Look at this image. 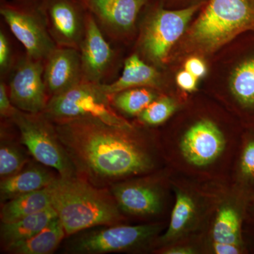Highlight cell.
I'll list each match as a JSON object with an SVG mask.
<instances>
[{"instance_id": "29", "label": "cell", "mask_w": 254, "mask_h": 254, "mask_svg": "<svg viewBox=\"0 0 254 254\" xmlns=\"http://www.w3.org/2000/svg\"><path fill=\"white\" fill-rule=\"evenodd\" d=\"M17 108L14 106L10 98L8 86L4 81L0 82V116L4 120H11Z\"/></svg>"}, {"instance_id": "35", "label": "cell", "mask_w": 254, "mask_h": 254, "mask_svg": "<svg viewBox=\"0 0 254 254\" xmlns=\"http://www.w3.org/2000/svg\"><path fill=\"white\" fill-rule=\"evenodd\" d=\"M1 1H3V0H1ZM13 1H28V2H39V1H43V0H13Z\"/></svg>"}, {"instance_id": "11", "label": "cell", "mask_w": 254, "mask_h": 254, "mask_svg": "<svg viewBox=\"0 0 254 254\" xmlns=\"http://www.w3.org/2000/svg\"><path fill=\"white\" fill-rule=\"evenodd\" d=\"M105 34L120 39L133 31L148 0H79Z\"/></svg>"}, {"instance_id": "27", "label": "cell", "mask_w": 254, "mask_h": 254, "mask_svg": "<svg viewBox=\"0 0 254 254\" xmlns=\"http://www.w3.org/2000/svg\"><path fill=\"white\" fill-rule=\"evenodd\" d=\"M176 110V104L171 98H156L139 115L138 121L148 126H157L165 123Z\"/></svg>"}, {"instance_id": "30", "label": "cell", "mask_w": 254, "mask_h": 254, "mask_svg": "<svg viewBox=\"0 0 254 254\" xmlns=\"http://www.w3.org/2000/svg\"><path fill=\"white\" fill-rule=\"evenodd\" d=\"M176 81L179 87L187 92L195 91L198 86V78L185 69L177 75Z\"/></svg>"}, {"instance_id": "22", "label": "cell", "mask_w": 254, "mask_h": 254, "mask_svg": "<svg viewBox=\"0 0 254 254\" xmlns=\"http://www.w3.org/2000/svg\"><path fill=\"white\" fill-rule=\"evenodd\" d=\"M9 132L1 127L0 141V177L8 178L19 173L29 163L26 150L9 135Z\"/></svg>"}, {"instance_id": "12", "label": "cell", "mask_w": 254, "mask_h": 254, "mask_svg": "<svg viewBox=\"0 0 254 254\" xmlns=\"http://www.w3.org/2000/svg\"><path fill=\"white\" fill-rule=\"evenodd\" d=\"M82 81L104 83L114 59L115 52L96 20L87 11L84 36L79 48Z\"/></svg>"}, {"instance_id": "20", "label": "cell", "mask_w": 254, "mask_h": 254, "mask_svg": "<svg viewBox=\"0 0 254 254\" xmlns=\"http://www.w3.org/2000/svg\"><path fill=\"white\" fill-rule=\"evenodd\" d=\"M51 206V195L48 186L43 190L18 195L1 203L0 219L2 223H9Z\"/></svg>"}, {"instance_id": "33", "label": "cell", "mask_w": 254, "mask_h": 254, "mask_svg": "<svg viewBox=\"0 0 254 254\" xmlns=\"http://www.w3.org/2000/svg\"><path fill=\"white\" fill-rule=\"evenodd\" d=\"M194 253V251L189 247H174V248L167 249L163 251V254H191Z\"/></svg>"}, {"instance_id": "25", "label": "cell", "mask_w": 254, "mask_h": 254, "mask_svg": "<svg viewBox=\"0 0 254 254\" xmlns=\"http://www.w3.org/2000/svg\"><path fill=\"white\" fill-rule=\"evenodd\" d=\"M195 213V203L193 198L185 192L177 190L168 230L162 237L161 241L168 242L181 235L190 225Z\"/></svg>"}, {"instance_id": "2", "label": "cell", "mask_w": 254, "mask_h": 254, "mask_svg": "<svg viewBox=\"0 0 254 254\" xmlns=\"http://www.w3.org/2000/svg\"><path fill=\"white\" fill-rule=\"evenodd\" d=\"M49 189L52 207L67 236L123 221L122 211L109 189L94 186L78 176H58Z\"/></svg>"}, {"instance_id": "26", "label": "cell", "mask_w": 254, "mask_h": 254, "mask_svg": "<svg viewBox=\"0 0 254 254\" xmlns=\"http://www.w3.org/2000/svg\"><path fill=\"white\" fill-rule=\"evenodd\" d=\"M241 149L239 172L247 195L254 192V133L245 136Z\"/></svg>"}, {"instance_id": "1", "label": "cell", "mask_w": 254, "mask_h": 254, "mask_svg": "<svg viewBox=\"0 0 254 254\" xmlns=\"http://www.w3.org/2000/svg\"><path fill=\"white\" fill-rule=\"evenodd\" d=\"M76 175L100 188L150 173L155 146L134 126H114L94 118L55 124Z\"/></svg>"}, {"instance_id": "13", "label": "cell", "mask_w": 254, "mask_h": 254, "mask_svg": "<svg viewBox=\"0 0 254 254\" xmlns=\"http://www.w3.org/2000/svg\"><path fill=\"white\" fill-rule=\"evenodd\" d=\"M225 136L218 127L209 120H201L185 131L180 149L185 160L197 168L213 164L225 150Z\"/></svg>"}, {"instance_id": "34", "label": "cell", "mask_w": 254, "mask_h": 254, "mask_svg": "<svg viewBox=\"0 0 254 254\" xmlns=\"http://www.w3.org/2000/svg\"><path fill=\"white\" fill-rule=\"evenodd\" d=\"M249 200H250L248 208L249 216H250V221L254 224V192L249 197Z\"/></svg>"}, {"instance_id": "10", "label": "cell", "mask_w": 254, "mask_h": 254, "mask_svg": "<svg viewBox=\"0 0 254 254\" xmlns=\"http://www.w3.org/2000/svg\"><path fill=\"white\" fill-rule=\"evenodd\" d=\"M39 5L57 46L79 50L87 14L79 0H43Z\"/></svg>"}, {"instance_id": "4", "label": "cell", "mask_w": 254, "mask_h": 254, "mask_svg": "<svg viewBox=\"0 0 254 254\" xmlns=\"http://www.w3.org/2000/svg\"><path fill=\"white\" fill-rule=\"evenodd\" d=\"M103 83L82 81L48 100L44 115L54 124L80 118H94L114 126L133 125L113 108Z\"/></svg>"}, {"instance_id": "6", "label": "cell", "mask_w": 254, "mask_h": 254, "mask_svg": "<svg viewBox=\"0 0 254 254\" xmlns=\"http://www.w3.org/2000/svg\"><path fill=\"white\" fill-rule=\"evenodd\" d=\"M202 5L198 3L180 10L159 6L152 10L143 22L140 36L139 48L143 57L156 64L165 63L170 50Z\"/></svg>"}, {"instance_id": "15", "label": "cell", "mask_w": 254, "mask_h": 254, "mask_svg": "<svg viewBox=\"0 0 254 254\" xmlns=\"http://www.w3.org/2000/svg\"><path fill=\"white\" fill-rule=\"evenodd\" d=\"M43 78L49 99L81 83L79 50L58 47L45 61Z\"/></svg>"}, {"instance_id": "32", "label": "cell", "mask_w": 254, "mask_h": 254, "mask_svg": "<svg viewBox=\"0 0 254 254\" xmlns=\"http://www.w3.org/2000/svg\"><path fill=\"white\" fill-rule=\"evenodd\" d=\"M213 251L217 254H239L245 252V246L213 242Z\"/></svg>"}, {"instance_id": "21", "label": "cell", "mask_w": 254, "mask_h": 254, "mask_svg": "<svg viewBox=\"0 0 254 254\" xmlns=\"http://www.w3.org/2000/svg\"><path fill=\"white\" fill-rule=\"evenodd\" d=\"M158 97L153 88L146 87L128 88L110 95L111 104L119 113L131 117H138Z\"/></svg>"}, {"instance_id": "18", "label": "cell", "mask_w": 254, "mask_h": 254, "mask_svg": "<svg viewBox=\"0 0 254 254\" xmlns=\"http://www.w3.org/2000/svg\"><path fill=\"white\" fill-rule=\"evenodd\" d=\"M56 218L58 214L51 206L16 221L9 223L1 222L0 237L3 248L4 250L10 245L28 240L43 230Z\"/></svg>"}, {"instance_id": "19", "label": "cell", "mask_w": 254, "mask_h": 254, "mask_svg": "<svg viewBox=\"0 0 254 254\" xmlns=\"http://www.w3.org/2000/svg\"><path fill=\"white\" fill-rule=\"evenodd\" d=\"M60 219L56 218L34 236L4 249L12 254H50L54 253L66 237Z\"/></svg>"}, {"instance_id": "9", "label": "cell", "mask_w": 254, "mask_h": 254, "mask_svg": "<svg viewBox=\"0 0 254 254\" xmlns=\"http://www.w3.org/2000/svg\"><path fill=\"white\" fill-rule=\"evenodd\" d=\"M45 62L25 55L11 69L7 85L10 98L17 109L28 113H43L49 96L43 72Z\"/></svg>"}, {"instance_id": "23", "label": "cell", "mask_w": 254, "mask_h": 254, "mask_svg": "<svg viewBox=\"0 0 254 254\" xmlns=\"http://www.w3.org/2000/svg\"><path fill=\"white\" fill-rule=\"evenodd\" d=\"M214 242L244 246L242 217L235 207L225 205L219 210L213 227Z\"/></svg>"}, {"instance_id": "5", "label": "cell", "mask_w": 254, "mask_h": 254, "mask_svg": "<svg viewBox=\"0 0 254 254\" xmlns=\"http://www.w3.org/2000/svg\"><path fill=\"white\" fill-rule=\"evenodd\" d=\"M19 133V141L38 163L55 169L61 177L77 176L53 122L44 113L18 110L10 120Z\"/></svg>"}, {"instance_id": "3", "label": "cell", "mask_w": 254, "mask_h": 254, "mask_svg": "<svg viewBox=\"0 0 254 254\" xmlns=\"http://www.w3.org/2000/svg\"><path fill=\"white\" fill-rule=\"evenodd\" d=\"M248 31H254V0H209L190 28L189 41L209 54Z\"/></svg>"}, {"instance_id": "7", "label": "cell", "mask_w": 254, "mask_h": 254, "mask_svg": "<svg viewBox=\"0 0 254 254\" xmlns=\"http://www.w3.org/2000/svg\"><path fill=\"white\" fill-rule=\"evenodd\" d=\"M0 14L30 58L45 62L57 48L39 2L3 0Z\"/></svg>"}, {"instance_id": "24", "label": "cell", "mask_w": 254, "mask_h": 254, "mask_svg": "<svg viewBox=\"0 0 254 254\" xmlns=\"http://www.w3.org/2000/svg\"><path fill=\"white\" fill-rule=\"evenodd\" d=\"M232 95L246 110H254V58L239 64L230 79Z\"/></svg>"}, {"instance_id": "8", "label": "cell", "mask_w": 254, "mask_h": 254, "mask_svg": "<svg viewBox=\"0 0 254 254\" xmlns=\"http://www.w3.org/2000/svg\"><path fill=\"white\" fill-rule=\"evenodd\" d=\"M160 225H115L78 232L66 244V253L104 254L127 252L145 245L160 231Z\"/></svg>"}, {"instance_id": "28", "label": "cell", "mask_w": 254, "mask_h": 254, "mask_svg": "<svg viewBox=\"0 0 254 254\" xmlns=\"http://www.w3.org/2000/svg\"><path fill=\"white\" fill-rule=\"evenodd\" d=\"M13 64L12 51L7 37L2 30L0 31V71L1 74L11 71Z\"/></svg>"}, {"instance_id": "31", "label": "cell", "mask_w": 254, "mask_h": 254, "mask_svg": "<svg viewBox=\"0 0 254 254\" xmlns=\"http://www.w3.org/2000/svg\"><path fill=\"white\" fill-rule=\"evenodd\" d=\"M185 70L191 73L197 78L203 77L207 72L204 62L200 58L193 57L187 60L185 65Z\"/></svg>"}, {"instance_id": "16", "label": "cell", "mask_w": 254, "mask_h": 254, "mask_svg": "<svg viewBox=\"0 0 254 254\" xmlns=\"http://www.w3.org/2000/svg\"><path fill=\"white\" fill-rule=\"evenodd\" d=\"M40 163L29 162L22 170L0 182V200L4 203L18 195L43 190L58 178Z\"/></svg>"}, {"instance_id": "14", "label": "cell", "mask_w": 254, "mask_h": 254, "mask_svg": "<svg viewBox=\"0 0 254 254\" xmlns=\"http://www.w3.org/2000/svg\"><path fill=\"white\" fill-rule=\"evenodd\" d=\"M120 210L136 216H150L162 208L160 189L148 180H125L109 188Z\"/></svg>"}, {"instance_id": "17", "label": "cell", "mask_w": 254, "mask_h": 254, "mask_svg": "<svg viewBox=\"0 0 254 254\" xmlns=\"http://www.w3.org/2000/svg\"><path fill=\"white\" fill-rule=\"evenodd\" d=\"M160 84V74L158 70L145 63L138 54H133L125 62L123 73L110 83H103L107 94L111 95L128 88H156Z\"/></svg>"}]
</instances>
